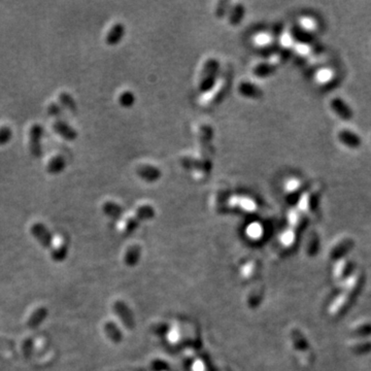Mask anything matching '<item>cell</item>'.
Returning <instances> with one entry per match:
<instances>
[{"label": "cell", "mask_w": 371, "mask_h": 371, "mask_svg": "<svg viewBox=\"0 0 371 371\" xmlns=\"http://www.w3.org/2000/svg\"><path fill=\"white\" fill-rule=\"evenodd\" d=\"M44 135V128L38 124L32 125L29 130V148L32 156L38 158L43 155V148H41V138Z\"/></svg>", "instance_id": "6da1fadb"}, {"label": "cell", "mask_w": 371, "mask_h": 371, "mask_svg": "<svg viewBox=\"0 0 371 371\" xmlns=\"http://www.w3.org/2000/svg\"><path fill=\"white\" fill-rule=\"evenodd\" d=\"M30 232L32 236L43 245L46 249H51L53 243L52 234L49 233L48 229L43 224V223H35L30 227Z\"/></svg>", "instance_id": "7a4b0ae2"}, {"label": "cell", "mask_w": 371, "mask_h": 371, "mask_svg": "<svg viewBox=\"0 0 371 371\" xmlns=\"http://www.w3.org/2000/svg\"><path fill=\"white\" fill-rule=\"evenodd\" d=\"M332 111L337 114V117H339L343 121H351L354 117V113L351 109V106L346 103L342 98L335 97L332 99L331 103Z\"/></svg>", "instance_id": "3957f363"}, {"label": "cell", "mask_w": 371, "mask_h": 371, "mask_svg": "<svg viewBox=\"0 0 371 371\" xmlns=\"http://www.w3.org/2000/svg\"><path fill=\"white\" fill-rule=\"evenodd\" d=\"M338 140L348 147L351 148H358L362 145V139L361 137L350 129H342L339 132H338Z\"/></svg>", "instance_id": "277c9868"}, {"label": "cell", "mask_w": 371, "mask_h": 371, "mask_svg": "<svg viewBox=\"0 0 371 371\" xmlns=\"http://www.w3.org/2000/svg\"><path fill=\"white\" fill-rule=\"evenodd\" d=\"M53 128L57 134H59L61 137H63L66 140H74L78 137V132L76 129L70 127L67 123L63 121L57 120L53 124Z\"/></svg>", "instance_id": "5b68a950"}, {"label": "cell", "mask_w": 371, "mask_h": 371, "mask_svg": "<svg viewBox=\"0 0 371 371\" xmlns=\"http://www.w3.org/2000/svg\"><path fill=\"white\" fill-rule=\"evenodd\" d=\"M66 167L65 158L61 155H56L48 162L47 171L49 175H59Z\"/></svg>", "instance_id": "8992f818"}, {"label": "cell", "mask_w": 371, "mask_h": 371, "mask_svg": "<svg viewBox=\"0 0 371 371\" xmlns=\"http://www.w3.org/2000/svg\"><path fill=\"white\" fill-rule=\"evenodd\" d=\"M123 34V26L121 24H114L113 26L111 28V30L107 33V35L105 37V43L110 46L115 45L120 40Z\"/></svg>", "instance_id": "52a82bcc"}, {"label": "cell", "mask_w": 371, "mask_h": 371, "mask_svg": "<svg viewBox=\"0 0 371 371\" xmlns=\"http://www.w3.org/2000/svg\"><path fill=\"white\" fill-rule=\"evenodd\" d=\"M47 309L45 307H39L34 310V312H32V315L28 319L27 325L30 328H34L37 327L40 323H43V321L47 317Z\"/></svg>", "instance_id": "ba28073f"}, {"label": "cell", "mask_w": 371, "mask_h": 371, "mask_svg": "<svg viewBox=\"0 0 371 371\" xmlns=\"http://www.w3.org/2000/svg\"><path fill=\"white\" fill-rule=\"evenodd\" d=\"M59 100H60V103L65 107V109L69 110L72 113L77 111V103H76V101H74V99L71 97L70 94L66 93V92H62L59 95Z\"/></svg>", "instance_id": "9c48e42d"}, {"label": "cell", "mask_w": 371, "mask_h": 371, "mask_svg": "<svg viewBox=\"0 0 371 371\" xmlns=\"http://www.w3.org/2000/svg\"><path fill=\"white\" fill-rule=\"evenodd\" d=\"M66 255H67V245L65 243L59 244L52 250V258L56 262L63 261L66 257Z\"/></svg>", "instance_id": "30bf717a"}, {"label": "cell", "mask_w": 371, "mask_h": 371, "mask_svg": "<svg viewBox=\"0 0 371 371\" xmlns=\"http://www.w3.org/2000/svg\"><path fill=\"white\" fill-rule=\"evenodd\" d=\"M12 137H13V131L10 127L7 126L0 127V145H4L7 143H10Z\"/></svg>", "instance_id": "8fae6325"}, {"label": "cell", "mask_w": 371, "mask_h": 371, "mask_svg": "<svg viewBox=\"0 0 371 371\" xmlns=\"http://www.w3.org/2000/svg\"><path fill=\"white\" fill-rule=\"evenodd\" d=\"M254 40L255 44L258 46H267L270 43V36L266 33H260V34L256 35Z\"/></svg>", "instance_id": "7c38bea8"}, {"label": "cell", "mask_w": 371, "mask_h": 371, "mask_svg": "<svg viewBox=\"0 0 371 371\" xmlns=\"http://www.w3.org/2000/svg\"><path fill=\"white\" fill-rule=\"evenodd\" d=\"M320 202V196L318 193H311L308 197V206L311 210H316Z\"/></svg>", "instance_id": "4fadbf2b"}, {"label": "cell", "mask_w": 371, "mask_h": 371, "mask_svg": "<svg viewBox=\"0 0 371 371\" xmlns=\"http://www.w3.org/2000/svg\"><path fill=\"white\" fill-rule=\"evenodd\" d=\"M48 113L52 115H58L61 113V107L57 103H51L48 107Z\"/></svg>", "instance_id": "5bb4252c"}, {"label": "cell", "mask_w": 371, "mask_h": 371, "mask_svg": "<svg viewBox=\"0 0 371 371\" xmlns=\"http://www.w3.org/2000/svg\"><path fill=\"white\" fill-rule=\"evenodd\" d=\"M132 96L131 94H129L128 92H124L121 96H120V102L123 104V105H129L131 102H132Z\"/></svg>", "instance_id": "9a60e30c"}]
</instances>
